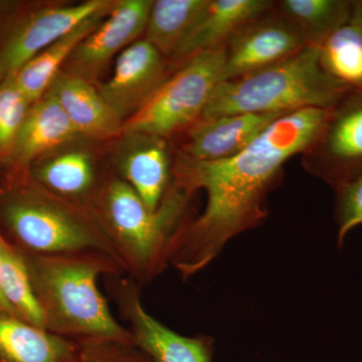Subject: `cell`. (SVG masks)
Returning a JSON list of instances; mask_svg holds the SVG:
<instances>
[{
	"label": "cell",
	"instance_id": "cell-29",
	"mask_svg": "<svg viewBox=\"0 0 362 362\" xmlns=\"http://www.w3.org/2000/svg\"><path fill=\"white\" fill-rule=\"evenodd\" d=\"M0 310H4L8 312V313L13 314L11 313V309H9L8 305H7L6 302L4 301V296H2L1 294V290H0Z\"/></svg>",
	"mask_w": 362,
	"mask_h": 362
},
{
	"label": "cell",
	"instance_id": "cell-27",
	"mask_svg": "<svg viewBox=\"0 0 362 362\" xmlns=\"http://www.w3.org/2000/svg\"><path fill=\"white\" fill-rule=\"evenodd\" d=\"M335 192L337 244L341 247L346 235L362 226V175L337 188Z\"/></svg>",
	"mask_w": 362,
	"mask_h": 362
},
{
	"label": "cell",
	"instance_id": "cell-9",
	"mask_svg": "<svg viewBox=\"0 0 362 362\" xmlns=\"http://www.w3.org/2000/svg\"><path fill=\"white\" fill-rule=\"evenodd\" d=\"M301 156L308 173L334 190L362 175V90H349L330 109L320 135Z\"/></svg>",
	"mask_w": 362,
	"mask_h": 362
},
{
	"label": "cell",
	"instance_id": "cell-25",
	"mask_svg": "<svg viewBox=\"0 0 362 362\" xmlns=\"http://www.w3.org/2000/svg\"><path fill=\"white\" fill-rule=\"evenodd\" d=\"M30 105L13 78L0 83V165L11 161Z\"/></svg>",
	"mask_w": 362,
	"mask_h": 362
},
{
	"label": "cell",
	"instance_id": "cell-22",
	"mask_svg": "<svg viewBox=\"0 0 362 362\" xmlns=\"http://www.w3.org/2000/svg\"><path fill=\"white\" fill-rule=\"evenodd\" d=\"M207 0H156L150 9L144 40L170 59L194 25Z\"/></svg>",
	"mask_w": 362,
	"mask_h": 362
},
{
	"label": "cell",
	"instance_id": "cell-13",
	"mask_svg": "<svg viewBox=\"0 0 362 362\" xmlns=\"http://www.w3.org/2000/svg\"><path fill=\"white\" fill-rule=\"evenodd\" d=\"M289 113H244L199 119L187 130L180 153L195 160L214 161L240 153L280 117Z\"/></svg>",
	"mask_w": 362,
	"mask_h": 362
},
{
	"label": "cell",
	"instance_id": "cell-8",
	"mask_svg": "<svg viewBox=\"0 0 362 362\" xmlns=\"http://www.w3.org/2000/svg\"><path fill=\"white\" fill-rule=\"evenodd\" d=\"M125 276L107 275L103 279L136 346L154 362H213L211 338L183 337L159 322L143 307L141 287Z\"/></svg>",
	"mask_w": 362,
	"mask_h": 362
},
{
	"label": "cell",
	"instance_id": "cell-12",
	"mask_svg": "<svg viewBox=\"0 0 362 362\" xmlns=\"http://www.w3.org/2000/svg\"><path fill=\"white\" fill-rule=\"evenodd\" d=\"M168 77V65L160 52L146 40H138L117 57L113 75L97 89L125 122Z\"/></svg>",
	"mask_w": 362,
	"mask_h": 362
},
{
	"label": "cell",
	"instance_id": "cell-4",
	"mask_svg": "<svg viewBox=\"0 0 362 362\" xmlns=\"http://www.w3.org/2000/svg\"><path fill=\"white\" fill-rule=\"evenodd\" d=\"M192 194L171 183L156 211L120 177L105 181L88 207L127 272L140 287L170 265L176 235Z\"/></svg>",
	"mask_w": 362,
	"mask_h": 362
},
{
	"label": "cell",
	"instance_id": "cell-28",
	"mask_svg": "<svg viewBox=\"0 0 362 362\" xmlns=\"http://www.w3.org/2000/svg\"><path fill=\"white\" fill-rule=\"evenodd\" d=\"M350 21L362 28V0H352Z\"/></svg>",
	"mask_w": 362,
	"mask_h": 362
},
{
	"label": "cell",
	"instance_id": "cell-24",
	"mask_svg": "<svg viewBox=\"0 0 362 362\" xmlns=\"http://www.w3.org/2000/svg\"><path fill=\"white\" fill-rule=\"evenodd\" d=\"M323 70L350 90H362V28L349 21L320 45Z\"/></svg>",
	"mask_w": 362,
	"mask_h": 362
},
{
	"label": "cell",
	"instance_id": "cell-3",
	"mask_svg": "<svg viewBox=\"0 0 362 362\" xmlns=\"http://www.w3.org/2000/svg\"><path fill=\"white\" fill-rule=\"evenodd\" d=\"M0 170V235L7 242L33 254L101 252L123 266L87 206L52 194L28 168L6 164Z\"/></svg>",
	"mask_w": 362,
	"mask_h": 362
},
{
	"label": "cell",
	"instance_id": "cell-16",
	"mask_svg": "<svg viewBox=\"0 0 362 362\" xmlns=\"http://www.w3.org/2000/svg\"><path fill=\"white\" fill-rule=\"evenodd\" d=\"M47 92L58 101L78 135L105 140L122 134L124 121L92 83L61 71Z\"/></svg>",
	"mask_w": 362,
	"mask_h": 362
},
{
	"label": "cell",
	"instance_id": "cell-2",
	"mask_svg": "<svg viewBox=\"0 0 362 362\" xmlns=\"http://www.w3.org/2000/svg\"><path fill=\"white\" fill-rule=\"evenodd\" d=\"M45 321V330L68 339L132 340L112 314L98 280L127 275L120 263L96 251L40 255L21 251Z\"/></svg>",
	"mask_w": 362,
	"mask_h": 362
},
{
	"label": "cell",
	"instance_id": "cell-18",
	"mask_svg": "<svg viewBox=\"0 0 362 362\" xmlns=\"http://www.w3.org/2000/svg\"><path fill=\"white\" fill-rule=\"evenodd\" d=\"M77 343L0 310V362H75Z\"/></svg>",
	"mask_w": 362,
	"mask_h": 362
},
{
	"label": "cell",
	"instance_id": "cell-23",
	"mask_svg": "<svg viewBox=\"0 0 362 362\" xmlns=\"http://www.w3.org/2000/svg\"><path fill=\"white\" fill-rule=\"evenodd\" d=\"M0 290L11 313L45 329L44 316L21 250L0 235Z\"/></svg>",
	"mask_w": 362,
	"mask_h": 362
},
{
	"label": "cell",
	"instance_id": "cell-26",
	"mask_svg": "<svg viewBox=\"0 0 362 362\" xmlns=\"http://www.w3.org/2000/svg\"><path fill=\"white\" fill-rule=\"evenodd\" d=\"M75 362H154L132 340H77Z\"/></svg>",
	"mask_w": 362,
	"mask_h": 362
},
{
	"label": "cell",
	"instance_id": "cell-20",
	"mask_svg": "<svg viewBox=\"0 0 362 362\" xmlns=\"http://www.w3.org/2000/svg\"><path fill=\"white\" fill-rule=\"evenodd\" d=\"M33 180L52 194L88 207L98 190L92 158L82 151H69L40 158L30 168Z\"/></svg>",
	"mask_w": 362,
	"mask_h": 362
},
{
	"label": "cell",
	"instance_id": "cell-19",
	"mask_svg": "<svg viewBox=\"0 0 362 362\" xmlns=\"http://www.w3.org/2000/svg\"><path fill=\"white\" fill-rule=\"evenodd\" d=\"M113 2L45 47L11 77L30 104L35 103L47 92L52 81L61 69H64L76 47L104 20Z\"/></svg>",
	"mask_w": 362,
	"mask_h": 362
},
{
	"label": "cell",
	"instance_id": "cell-11",
	"mask_svg": "<svg viewBox=\"0 0 362 362\" xmlns=\"http://www.w3.org/2000/svg\"><path fill=\"white\" fill-rule=\"evenodd\" d=\"M152 0H119L100 25L76 47L65 73L92 83L114 57H118L145 33Z\"/></svg>",
	"mask_w": 362,
	"mask_h": 362
},
{
	"label": "cell",
	"instance_id": "cell-1",
	"mask_svg": "<svg viewBox=\"0 0 362 362\" xmlns=\"http://www.w3.org/2000/svg\"><path fill=\"white\" fill-rule=\"evenodd\" d=\"M329 110L308 108L280 117L240 153L221 160H195L178 154L173 168L176 187L206 192L201 216L176 235L170 265L183 279L204 270L233 238L268 216L267 197L286 162L302 154L320 135Z\"/></svg>",
	"mask_w": 362,
	"mask_h": 362
},
{
	"label": "cell",
	"instance_id": "cell-7",
	"mask_svg": "<svg viewBox=\"0 0 362 362\" xmlns=\"http://www.w3.org/2000/svg\"><path fill=\"white\" fill-rule=\"evenodd\" d=\"M107 0H89L68 6H30L16 2L0 14V83L52 42L70 33L98 11Z\"/></svg>",
	"mask_w": 362,
	"mask_h": 362
},
{
	"label": "cell",
	"instance_id": "cell-21",
	"mask_svg": "<svg viewBox=\"0 0 362 362\" xmlns=\"http://www.w3.org/2000/svg\"><path fill=\"white\" fill-rule=\"evenodd\" d=\"M275 9L315 47H320L351 18L350 0H280L275 1Z\"/></svg>",
	"mask_w": 362,
	"mask_h": 362
},
{
	"label": "cell",
	"instance_id": "cell-14",
	"mask_svg": "<svg viewBox=\"0 0 362 362\" xmlns=\"http://www.w3.org/2000/svg\"><path fill=\"white\" fill-rule=\"evenodd\" d=\"M117 158L121 180L127 182L152 211H156L171 187L170 157L165 138L124 134Z\"/></svg>",
	"mask_w": 362,
	"mask_h": 362
},
{
	"label": "cell",
	"instance_id": "cell-15",
	"mask_svg": "<svg viewBox=\"0 0 362 362\" xmlns=\"http://www.w3.org/2000/svg\"><path fill=\"white\" fill-rule=\"evenodd\" d=\"M275 6L272 0H207L194 25L169 62L175 70L195 54L223 47L254 18Z\"/></svg>",
	"mask_w": 362,
	"mask_h": 362
},
{
	"label": "cell",
	"instance_id": "cell-5",
	"mask_svg": "<svg viewBox=\"0 0 362 362\" xmlns=\"http://www.w3.org/2000/svg\"><path fill=\"white\" fill-rule=\"evenodd\" d=\"M323 70L320 47H305L275 65L221 81L201 119L244 113H292L308 108L330 110L347 93Z\"/></svg>",
	"mask_w": 362,
	"mask_h": 362
},
{
	"label": "cell",
	"instance_id": "cell-10",
	"mask_svg": "<svg viewBox=\"0 0 362 362\" xmlns=\"http://www.w3.org/2000/svg\"><path fill=\"white\" fill-rule=\"evenodd\" d=\"M307 47L310 45L304 35L274 6L270 11L242 26L226 42L221 81L268 68Z\"/></svg>",
	"mask_w": 362,
	"mask_h": 362
},
{
	"label": "cell",
	"instance_id": "cell-6",
	"mask_svg": "<svg viewBox=\"0 0 362 362\" xmlns=\"http://www.w3.org/2000/svg\"><path fill=\"white\" fill-rule=\"evenodd\" d=\"M225 45L195 54L176 69L140 110L124 122L123 134L165 138L199 121L223 78Z\"/></svg>",
	"mask_w": 362,
	"mask_h": 362
},
{
	"label": "cell",
	"instance_id": "cell-17",
	"mask_svg": "<svg viewBox=\"0 0 362 362\" xmlns=\"http://www.w3.org/2000/svg\"><path fill=\"white\" fill-rule=\"evenodd\" d=\"M78 136L58 101L49 94L30 105L11 156L13 164L28 168L47 152Z\"/></svg>",
	"mask_w": 362,
	"mask_h": 362
}]
</instances>
